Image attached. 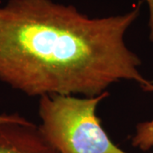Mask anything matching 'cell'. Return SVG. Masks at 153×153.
Masks as SVG:
<instances>
[{"instance_id":"6","label":"cell","mask_w":153,"mask_h":153,"mask_svg":"<svg viewBox=\"0 0 153 153\" xmlns=\"http://www.w3.org/2000/svg\"><path fill=\"white\" fill-rule=\"evenodd\" d=\"M27 119L25 118L18 113H1L0 114V123H6V122H20V123H25L27 122Z\"/></svg>"},{"instance_id":"4","label":"cell","mask_w":153,"mask_h":153,"mask_svg":"<svg viewBox=\"0 0 153 153\" xmlns=\"http://www.w3.org/2000/svg\"><path fill=\"white\" fill-rule=\"evenodd\" d=\"M145 92L153 93V82L150 81L142 88ZM131 144L143 152H147L153 147V118L139 123L135 127V132L131 137Z\"/></svg>"},{"instance_id":"3","label":"cell","mask_w":153,"mask_h":153,"mask_svg":"<svg viewBox=\"0 0 153 153\" xmlns=\"http://www.w3.org/2000/svg\"><path fill=\"white\" fill-rule=\"evenodd\" d=\"M0 153H58L41 133L39 127L25 123H0Z\"/></svg>"},{"instance_id":"1","label":"cell","mask_w":153,"mask_h":153,"mask_svg":"<svg viewBox=\"0 0 153 153\" xmlns=\"http://www.w3.org/2000/svg\"><path fill=\"white\" fill-rule=\"evenodd\" d=\"M141 1L124 14L90 17L53 0L0 7V82L30 97H94L117 82L150 81L125 36Z\"/></svg>"},{"instance_id":"5","label":"cell","mask_w":153,"mask_h":153,"mask_svg":"<svg viewBox=\"0 0 153 153\" xmlns=\"http://www.w3.org/2000/svg\"><path fill=\"white\" fill-rule=\"evenodd\" d=\"M148 7L149 19H148V29H149V40L153 43V0H142Z\"/></svg>"},{"instance_id":"2","label":"cell","mask_w":153,"mask_h":153,"mask_svg":"<svg viewBox=\"0 0 153 153\" xmlns=\"http://www.w3.org/2000/svg\"><path fill=\"white\" fill-rule=\"evenodd\" d=\"M109 94L40 97V131L58 153H128L111 140L97 116L99 104Z\"/></svg>"}]
</instances>
